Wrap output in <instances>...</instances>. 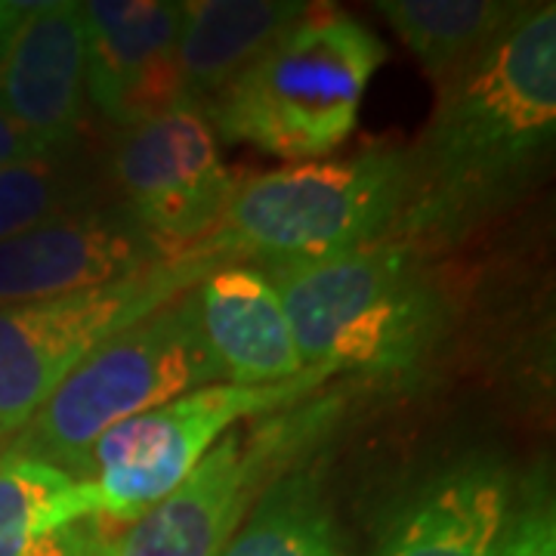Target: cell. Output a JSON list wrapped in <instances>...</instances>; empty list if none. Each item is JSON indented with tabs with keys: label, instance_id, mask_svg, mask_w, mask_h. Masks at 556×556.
I'll return each mask as SVG.
<instances>
[{
	"label": "cell",
	"instance_id": "cell-3",
	"mask_svg": "<svg viewBox=\"0 0 556 556\" xmlns=\"http://www.w3.org/2000/svg\"><path fill=\"white\" fill-rule=\"evenodd\" d=\"M387 60L356 16L313 7L201 109L211 130L281 161H318L353 137L365 90Z\"/></svg>",
	"mask_w": 556,
	"mask_h": 556
},
{
	"label": "cell",
	"instance_id": "cell-12",
	"mask_svg": "<svg viewBox=\"0 0 556 556\" xmlns=\"http://www.w3.org/2000/svg\"><path fill=\"white\" fill-rule=\"evenodd\" d=\"M87 28L75 0L28 3L0 50V109L40 149H72L84 109Z\"/></svg>",
	"mask_w": 556,
	"mask_h": 556
},
{
	"label": "cell",
	"instance_id": "cell-6",
	"mask_svg": "<svg viewBox=\"0 0 556 556\" xmlns=\"http://www.w3.org/2000/svg\"><path fill=\"white\" fill-rule=\"evenodd\" d=\"M338 371L303 368L278 383H211L112 427L87 457L84 479L97 485L100 522L124 529L177 492L207 452L241 420L276 415L318 393Z\"/></svg>",
	"mask_w": 556,
	"mask_h": 556
},
{
	"label": "cell",
	"instance_id": "cell-17",
	"mask_svg": "<svg viewBox=\"0 0 556 556\" xmlns=\"http://www.w3.org/2000/svg\"><path fill=\"white\" fill-rule=\"evenodd\" d=\"M219 556H346L321 467L294 464L273 479Z\"/></svg>",
	"mask_w": 556,
	"mask_h": 556
},
{
	"label": "cell",
	"instance_id": "cell-8",
	"mask_svg": "<svg viewBox=\"0 0 556 556\" xmlns=\"http://www.w3.org/2000/svg\"><path fill=\"white\" fill-rule=\"evenodd\" d=\"M338 399L294 405L232 427L177 492L137 522L112 532L102 526L90 556H219L260 492L298 464L334 415Z\"/></svg>",
	"mask_w": 556,
	"mask_h": 556
},
{
	"label": "cell",
	"instance_id": "cell-21",
	"mask_svg": "<svg viewBox=\"0 0 556 556\" xmlns=\"http://www.w3.org/2000/svg\"><path fill=\"white\" fill-rule=\"evenodd\" d=\"M47 149H40L35 139L28 137L22 127H16L13 121L7 118V112L0 109V167L20 164V161L38 159Z\"/></svg>",
	"mask_w": 556,
	"mask_h": 556
},
{
	"label": "cell",
	"instance_id": "cell-14",
	"mask_svg": "<svg viewBox=\"0 0 556 556\" xmlns=\"http://www.w3.org/2000/svg\"><path fill=\"white\" fill-rule=\"evenodd\" d=\"M195 291L201 334L226 383L260 387L303 371L281 298L260 266L219 263Z\"/></svg>",
	"mask_w": 556,
	"mask_h": 556
},
{
	"label": "cell",
	"instance_id": "cell-9",
	"mask_svg": "<svg viewBox=\"0 0 556 556\" xmlns=\"http://www.w3.org/2000/svg\"><path fill=\"white\" fill-rule=\"evenodd\" d=\"M112 174L124 207L167 257L195 251L236 192L217 137L195 105L124 130Z\"/></svg>",
	"mask_w": 556,
	"mask_h": 556
},
{
	"label": "cell",
	"instance_id": "cell-1",
	"mask_svg": "<svg viewBox=\"0 0 556 556\" xmlns=\"http://www.w3.org/2000/svg\"><path fill=\"white\" fill-rule=\"evenodd\" d=\"M556 134V7H519L439 84L430 124L405 152L393 239L445 244L497 214L544 170Z\"/></svg>",
	"mask_w": 556,
	"mask_h": 556
},
{
	"label": "cell",
	"instance_id": "cell-20",
	"mask_svg": "<svg viewBox=\"0 0 556 556\" xmlns=\"http://www.w3.org/2000/svg\"><path fill=\"white\" fill-rule=\"evenodd\" d=\"M519 485L526 492L514 501L501 556H556V510L551 482L541 470H535Z\"/></svg>",
	"mask_w": 556,
	"mask_h": 556
},
{
	"label": "cell",
	"instance_id": "cell-2",
	"mask_svg": "<svg viewBox=\"0 0 556 556\" xmlns=\"http://www.w3.org/2000/svg\"><path fill=\"white\" fill-rule=\"evenodd\" d=\"M263 273L276 285L303 368L402 375L433 350L445 325V300L405 239Z\"/></svg>",
	"mask_w": 556,
	"mask_h": 556
},
{
	"label": "cell",
	"instance_id": "cell-22",
	"mask_svg": "<svg viewBox=\"0 0 556 556\" xmlns=\"http://www.w3.org/2000/svg\"><path fill=\"white\" fill-rule=\"evenodd\" d=\"M25 7H28V3H7V0H0V50H3L7 35L13 31V25H16L22 13H25Z\"/></svg>",
	"mask_w": 556,
	"mask_h": 556
},
{
	"label": "cell",
	"instance_id": "cell-19",
	"mask_svg": "<svg viewBox=\"0 0 556 556\" xmlns=\"http://www.w3.org/2000/svg\"><path fill=\"white\" fill-rule=\"evenodd\" d=\"M93 177L72 149L0 167V241L93 204Z\"/></svg>",
	"mask_w": 556,
	"mask_h": 556
},
{
	"label": "cell",
	"instance_id": "cell-11",
	"mask_svg": "<svg viewBox=\"0 0 556 556\" xmlns=\"http://www.w3.org/2000/svg\"><path fill=\"white\" fill-rule=\"evenodd\" d=\"M161 260L167 254L124 204H87L0 241V306L112 285Z\"/></svg>",
	"mask_w": 556,
	"mask_h": 556
},
{
	"label": "cell",
	"instance_id": "cell-13",
	"mask_svg": "<svg viewBox=\"0 0 556 556\" xmlns=\"http://www.w3.org/2000/svg\"><path fill=\"white\" fill-rule=\"evenodd\" d=\"M517 479L495 455H467L420 482L378 556H501Z\"/></svg>",
	"mask_w": 556,
	"mask_h": 556
},
{
	"label": "cell",
	"instance_id": "cell-16",
	"mask_svg": "<svg viewBox=\"0 0 556 556\" xmlns=\"http://www.w3.org/2000/svg\"><path fill=\"white\" fill-rule=\"evenodd\" d=\"M100 532L90 479L0 455V556H90Z\"/></svg>",
	"mask_w": 556,
	"mask_h": 556
},
{
	"label": "cell",
	"instance_id": "cell-7",
	"mask_svg": "<svg viewBox=\"0 0 556 556\" xmlns=\"http://www.w3.org/2000/svg\"><path fill=\"white\" fill-rule=\"evenodd\" d=\"M219 263L186 251L112 285L0 306V442L16 437L100 343L199 288Z\"/></svg>",
	"mask_w": 556,
	"mask_h": 556
},
{
	"label": "cell",
	"instance_id": "cell-10",
	"mask_svg": "<svg viewBox=\"0 0 556 556\" xmlns=\"http://www.w3.org/2000/svg\"><path fill=\"white\" fill-rule=\"evenodd\" d=\"M84 90L102 118L124 130L189 105L179 75V3L90 0Z\"/></svg>",
	"mask_w": 556,
	"mask_h": 556
},
{
	"label": "cell",
	"instance_id": "cell-4",
	"mask_svg": "<svg viewBox=\"0 0 556 556\" xmlns=\"http://www.w3.org/2000/svg\"><path fill=\"white\" fill-rule=\"evenodd\" d=\"M219 380L192 288L100 343L10 439L3 455L31 457L84 479L87 457L112 427Z\"/></svg>",
	"mask_w": 556,
	"mask_h": 556
},
{
	"label": "cell",
	"instance_id": "cell-18",
	"mask_svg": "<svg viewBox=\"0 0 556 556\" xmlns=\"http://www.w3.org/2000/svg\"><path fill=\"white\" fill-rule=\"evenodd\" d=\"M522 3L501 0H380L375 10L396 28L424 72L442 84L517 16Z\"/></svg>",
	"mask_w": 556,
	"mask_h": 556
},
{
	"label": "cell",
	"instance_id": "cell-15",
	"mask_svg": "<svg viewBox=\"0 0 556 556\" xmlns=\"http://www.w3.org/2000/svg\"><path fill=\"white\" fill-rule=\"evenodd\" d=\"M313 3L298 0H189L179 3V75L186 100L204 109L281 40Z\"/></svg>",
	"mask_w": 556,
	"mask_h": 556
},
{
	"label": "cell",
	"instance_id": "cell-5",
	"mask_svg": "<svg viewBox=\"0 0 556 556\" xmlns=\"http://www.w3.org/2000/svg\"><path fill=\"white\" fill-rule=\"evenodd\" d=\"M405 199V149L285 164L236 186L201 254L263 266L316 263L390 239Z\"/></svg>",
	"mask_w": 556,
	"mask_h": 556
}]
</instances>
